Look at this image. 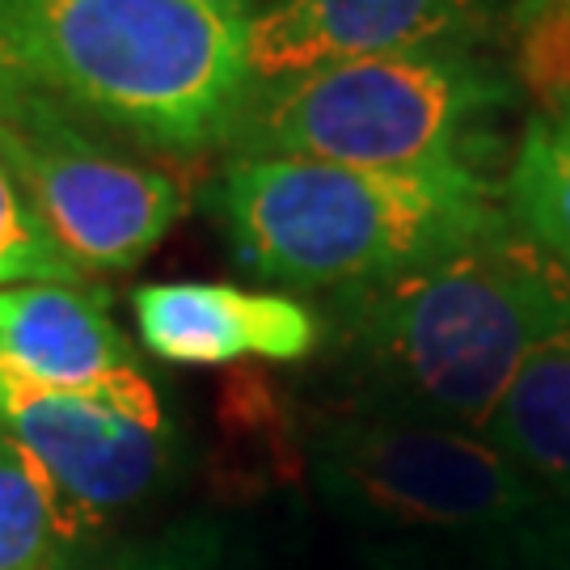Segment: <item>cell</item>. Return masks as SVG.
<instances>
[{"label":"cell","mask_w":570,"mask_h":570,"mask_svg":"<svg viewBox=\"0 0 570 570\" xmlns=\"http://www.w3.org/2000/svg\"><path fill=\"white\" fill-rule=\"evenodd\" d=\"M212 212L249 275L326 292L385 284L511 225L478 165L360 169L305 157H233Z\"/></svg>","instance_id":"obj_2"},{"label":"cell","mask_w":570,"mask_h":570,"mask_svg":"<svg viewBox=\"0 0 570 570\" xmlns=\"http://www.w3.org/2000/svg\"><path fill=\"white\" fill-rule=\"evenodd\" d=\"M482 435L529 482L570 494V334L515 372Z\"/></svg>","instance_id":"obj_11"},{"label":"cell","mask_w":570,"mask_h":570,"mask_svg":"<svg viewBox=\"0 0 570 570\" xmlns=\"http://www.w3.org/2000/svg\"><path fill=\"white\" fill-rule=\"evenodd\" d=\"M68 532L72 508L47 469L0 428V570H51Z\"/></svg>","instance_id":"obj_13"},{"label":"cell","mask_w":570,"mask_h":570,"mask_svg":"<svg viewBox=\"0 0 570 570\" xmlns=\"http://www.w3.org/2000/svg\"><path fill=\"white\" fill-rule=\"evenodd\" d=\"M515 85L473 51H402L249 85L228 144L237 157H305L360 169L478 165Z\"/></svg>","instance_id":"obj_4"},{"label":"cell","mask_w":570,"mask_h":570,"mask_svg":"<svg viewBox=\"0 0 570 570\" xmlns=\"http://www.w3.org/2000/svg\"><path fill=\"white\" fill-rule=\"evenodd\" d=\"M570 334V271L520 225L385 284L334 292L364 410L487 431L515 372Z\"/></svg>","instance_id":"obj_1"},{"label":"cell","mask_w":570,"mask_h":570,"mask_svg":"<svg viewBox=\"0 0 570 570\" xmlns=\"http://www.w3.org/2000/svg\"><path fill=\"white\" fill-rule=\"evenodd\" d=\"M42 98H51V94L30 77V68L21 63V56L13 51V42L0 35V136H4L13 122L26 119Z\"/></svg>","instance_id":"obj_16"},{"label":"cell","mask_w":570,"mask_h":570,"mask_svg":"<svg viewBox=\"0 0 570 570\" xmlns=\"http://www.w3.org/2000/svg\"><path fill=\"white\" fill-rule=\"evenodd\" d=\"M207 4H220V9H228V13H237V18H258L263 9H271L275 0H207Z\"/></svg>","instance_id":"obj_18"},{"label":"cell","mask_w":570,"mask_h":570,"mask_svg":"<svg viewBox=\"0 0 570 570\" xmlns=\"http://www.w3.org/2000/svg\"><path fill=\"white\" fill-rule=\"evenodd\" d=\"M0 428L89 515L131 508L165 473V423L144 372L98 389H56L0 367Z\"/></svg>","instance_id":"obj_7"},{"label":"cell","mask_w":570,"mask_h":570,"mask_svg":"<svg viewBox=\"0 0 570 570\" xmlns=\"http://www.w3.org/2000/svg\"><path fill=\"white\" fill-rule=\"evenodd\" d=\"M77 266L39 220L18 174L0 161V287L77 284Z\"/></svg>","instance_id":"obj_15"},{"label":"cell","mask_w":570,"mask_h":570,"mask_svg":"<svg viewBox=\"0 0 570 570\" xmlns=\"http://www.w3.org/2000/svg\"><path fill=\"white\" fill-rule=\"evenodd\" d=\"M313 473L346 515L402 532L499 529L537 499L487 435L364 406L317 431Z\"/></svg>","instance_id":"obj_5"},{"label":"cell","mask_w":570,"mask_h":570,"mask_svg":"<svg viewBox=\"0 0 570 570\" xmlns=\"http://www.w3.org/2000/svg\"><path fill=\"white\" fill-rule=\"evenodd\" d=\"M508 195L520 228L570 271V102L524 127Z\"/></svg>","instance_id":"obj_12"},{"label":"cell","mask_w":570,"mask_h":570,"mask_svg":"<svg viewBox=\"0 0 570 570\" xmlns=\"http://www.w3.org/2000/svg\"><path fill=\"white\" fill-rule=\"evenodd\" d=\"M0 367L56 389H98L140 372L102 296L77 284L0 287Z\"/></svg>","instance_id":"obj_10"},{"label":"cell","mask_w":570,"mask_h":570,"mask_svg":"<svg viewBox=\"0 0 570 570\" xmlns=\"http://www.w3.org/2000/svg\"><path fill=\"white\" fill-rule=\"evenodd\" d=\"M515 85L546 110L570 102V0L515 4Z\"/></svg>","instance_id":"obj_14"},{"label":"cell","mask_w":570,"mask_h":570,"mask_svg":"<svg viewBox=\"0 0 570 570\" xmlns=\"http://www.w3.org/2000/svg\"><path fill=\"white\" fill-rule=\"evenodd\" d=\"M131 308L148 355L183 367H216L245 355L301 364L322 343V317L279 292L183 279L136 287Z\"/></svg>","instance_id":"obj_9"},{"label":"cell","mask_w":570,"mask_h":570,"mask_svg":"<svg viewBox=\"0 0 570 570\" xmlns=\"http://www.w3.org/2000/svg\"><path fill=\"white\" fill-rule=\"evenodd\" d=\"M0 161L77 271L136 266L186 212V190L169 174L115 157L56 98L0 136Z\"/></svg>","instance_id":"obj_6"},{"label":"cell","mask_w":570,"mask_h":570,"mask_svg":"<svg viewBox=\"0 0 570 570\" xmlns=\"http://www.w3.org/2000/svg\"><path fill=\"white\" fill-rule=\"evenodd\" d=\"M482 30L478 0H275L245 21V47L266 85L367 56L473 51Z\"/></svg>","instance_id":"obj_8"},{"label":"cell","mask_w":570,"mask_h":570,"mask_svg":"<svg viewBox=\"0 0 570 570\" xmlns=\"http://www.w3.org/2000/svg\"><path fill=\"white\" fill-rule=\"evenodd\" d=\"M0 35L77 119L157 153L228 144L254 85L245 18L207 0H0Z\"/></svg>","instance_id":"obj_3"},{"label":"cell","mask_w":570,"mask_h":570,"mask_svg":"<svg viewBox=\"0 0 570 570\" xmlns=\"http://www.w3.org/2000/svg\"><path fill=\"white\" fill-rule=\"evenodd\" d=\"M115 570H207L204 558H195V553L186 550H148V553H136L131 562H122Z\"/></svg>","instance_id":"obj_17"}]
</instances>
